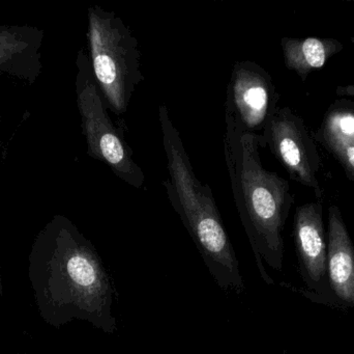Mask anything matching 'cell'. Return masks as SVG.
<instances>
[{"instance_id":"obj_1","label":"cell","mask_w":354,"mask_h":354,"mask_svg":"<svg viewBox=\"0 0 354 354\" xmlns=\"http://www.w3.org/2000/svg\"><path fill=\"white\" fill-rule=\"evenodd\" d=\"M28 281L48 326L59 330L80 320L105 334L118 330L113 281L95 245L68 218L56 216L37 235Z\"/></svg>"},{"instance_id":"obj_2","label":"cell","mask_w":354,"mask_h":354,"mask_svg":"<svg viewBox=\"0 0 354 354\" xmlns=\"http://www.w3.org/2000/svg\"><path fill=\"white\" fill-rule=\"evenodd\" d=\"M224 154L235 206L249 239L262 280L274 281L264 263L282 272L284 261L283 231L295 197L287 180L264 168L260 149L262 136L243 133L226 125Z\"/></svg>"},{"instance_id":"obj_3","label":"cell","mask_w":354,"mask_h":354,"mask_svg":"<svg viewBox=\"0 0 354 354\" xmlns=\"http://www.w3.org/2000/svg\"><path fill=\"white\" fill-rule=\"evenodd\" d=\"M159 121L168 170L162 184L170 204L216 284L225 292L241 295L245 289V280L212 188L196 176L167 106H160Z\"/></svg>"},{"instance_id":"obj_4","label":"cell","mask_w":354,"mask_h":354,"mask_svg":"<svg viewBox=\"0 0 354 354\" xmlns=\"http://www.w3.org/2000/svg\"><path fill=\"white\" fill-rule=\"evenodd\" d=\"M87 39L97 87L108 109L122 116L136 87L145 80L138 41L120 17L99 6L88 8Z\"/></svg>"},{"instance_id":"obj_5","label":"cell","mask_w":354,"mask_h":354,"mask_svg":"<svg viewBox=\"0 0 354 354\" xmlns=\"http://www.w3.org/2000/svg\"><path fill=\"white\" fill-rule=\"evenodd\" d=\"M77 103L86 139L87 154L107 164L113 174L134 188L145 183L142 168L134 160V153L122 131L112 122L108 107L93 77L91 60L83 50L78 54Z\"/></svg>"},{"instance_id":"obj_6","label":"cell","mask_w":354,"mask_h":354,"mask_svg":"<svg viewBox=\"0 0 354 354\" xmlns=\"http://www.w3.org/2000/svg\"><path fill=\"white\" fill-rule=\"evenodd\" d=\"M279 98L268 71L251 60L236 62L227 87L225 122L241 132L262 136L278 109Z\"/></svg>"},{"instance_id":"obj_7","label":"cell","mask_w":354,"mask_h":354,"mask_svg":"<svg viewBox=\"0 0 354 354\" xmlns=\"http://www.w3.org/2000/svg\"><path fill=\"white\" fill-rule=\"evenodd\" d=\"M262 139L289 177L313 188L318 201H322V189L317 179L322 158L303 118L289 107H278Z\"/></svg>"},{"instance_id":"obj_8","label":"cell","mask_w":354,"mask_h":354,"mask_svg":"<svg viewBox=\"0 0 354 354\" xmlns=\"http://www.w3.org/2000/svg\"><path fill=\"white\" fill-rule=\"evenodd\" d=\"M293 240L299 272L315 303L336 308L328 278V235L322 202L308 203L295 210Z\"/></svg>"},{"instance_id":"obj_9","label":"cell","mask_w":354,"mask_h":354,"mask_svg":"<svg viewBox=\"0 0 354 354\" xmlns=\"http://www.w3.org/2000/svg\"><path fill=\"white\" fill-rule=\"evenodd\" d=\"M328 278L338 309L354 308V245L342 213L336 206L328 209Z\"/></svg>"},{"instance_id":"obj_10","label":"cell","mask_w":354,"mask_h":354,"mask_svg":"<svg viewBox=\"0 0 354 354\" xmlns=\"http://www.w3.org/2000/svg\"><path fill=\"white\" fill-rule=\"evenodd\" d=\"M315 139L336 157L354 183L353 102H335L326 112Z\"/></svg>"},{"instance_id":"obj_11","label":"cell","mask_w":354,"mask_h":354,"mask_svg":"<svg viewBox=\"0 0 354 354\" xmlns=\"http://www.w3.org/2000/svg\"><path fill=\"white\" fill-rule=\"evenodd\" d=\"M281 45L287 68L297 72L303 80H306L312 71L322 68L343 48L342 44L337 39L318 37H283Z\"/></svg>"},{"instance_id":"obj_12","label":"cell","mask_w":354,"mask_h":354,"mask_svg":"<svg viewBox=\"0 0 354 354\" xmlns=\"http://www.w3.org/2000/svg\"><path fill=\"white\" fill-rule=\"evenodd\" d=\"M26 43L22 35L12 29H0V64L24 50Z\"/></svg>"},{"instance_id":"obj_13","label":"cell","mask_w":354,"mask_h":354,"mask_svg":"<svg viewBox=\"0 0 354 354\" xmlns=\"http://www.w3.org/2000/svg\"><path fill=\"white\" fill-rule=\"evenodd\" d=\"M3 295V286H2L1 262H0V303Z\"/></svg>"},{"instance_id":"obj_14","label":"cell","mask_w":354,"mask_h":354,"mask_svg":"<svg viewBox=\"0 0 354 354\" xmlns=\"http://www.w3.org/2000/svg\"><path fill=\"white\" fill-rule=\"evenodd\" d=\"M282 354H289V353H287V351H283V353H282Z\"/></svg>"},{"instance_id":"obj_15","label":"cell","mask_w":354,"mask_h":354,"mask_svg":"<svg viewBox=\"0 0 354 354\" xmlns=\"http://www.w3.org/2000/svg\"><path fill=\"white\" fill-rule=\"evenodd\" d=\"M58 354H62V353H58Z\"/></svg>"},{"instance_id":"obj_16","label":"cell","mask_w":354,"mask_h":354,"mask_svg":"<svg viewBox=\"0 0 354 354\" xmlns=\"http://www.w3.org/2000/svg\"><path fill=\"white\" fill-rule=\"evenodd\" d=\"M23 354H26V353H23Z\"/></svg>"}]
</instances>
